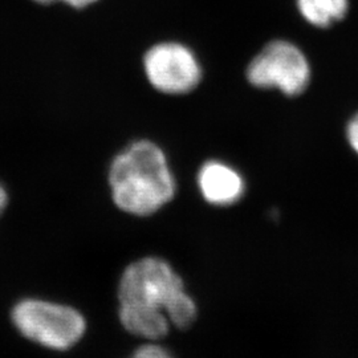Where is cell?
Segmentation results:
<instances>
[{
	"mask_svg": "<svg viewBox=\"0 0 358 358\" xmlns=\"http://www.w3.org/2000/svg\"><path fill=\"white\" fill-rule=\"evenodd\" d=\"M106 180L115 208L133 217H153L178 192L169 155L149 138H137L118 150L109 162Z\"/></svg>",
	"mask_w": 358,
	"mask_h": 358,
	"instance_id": "obj_2",
	"label": "cell"
},
{
	"mask_svg": "<svg viewBox=\"0 0 358 358\" xmlns=\"http://www.w3.org/2000/svg\"><path fill=\"white\" fill-rule=\"evenodd\" d=\"M294 7L308 26L329 29L348 16L350 0H294Z\"/></svg>",
	"mask_w": 358,
	"mask_h": 358,
	"instance_id": "obj_7",
	"label": "cell"
},
{
	"mask_svg": "<svg viewBox=\"0 0 358 358\" xmlns=\"http://www.w3.org/2000/svg\"><path fill=\"white\" fill-rule=\"evenodd\" d=\"M244 76L255 90H275L294 99L309 90L313 68L307 52L297 43L273 38L251 57Z\"/></svg>",
	"mask_w": 358,
	"mask_h": 358,
	"instance_id": "obj_4",
	"label": "cell"
},
{
	"mask_svg": "<svg viewBox=\"0 0 358 358\" xmlns=\"http://www.w3.org/2000/svg\"><path fill=\"white\" fill-rule=\"evenodd\" d=\"M142 72L155 92L170 97L195 92L205 77L198 53L179 40H161L152 44L142 56Z\"/></svg>",
	"mask_w": 358,
	"mask_h": 358,
	"instance_id": "obj_5",
	"label": "cell"
},
{
	"mask_svg": "<svg viewBox=\"0 0 358 358\" xmlns=\"http://www.w3.org/2000/svg\"><path fill=\"white\" fill-rule=\"evenodd\" d=\"M196 189L207 205L232 207L245 195L247 183L243 174L223 159H207L196 171Z\"/></svg>",
	"mask_w": 358,
	"mask_h": 358,
	"instance_id": "obj_6",
	"label": "cell"
},
{
	"mask_svg": "<svg viewBox=\"0 0 358 358\" xmlns=\"http://www.w3.org/2000/svg\"><path fill=\"white\" fill-rule=\"evenodd\" d=\"M10 205V192L7 186L0 180V217L6 213Z\"/></svg>",
	"mask_w": 358,
	"mask_h": 358,
	"instance_id": "obj_11",
	"label": "cell"
},
{
	"mask_svg": "<svg viewBox=\"0 0 358 358\" xmlns=\"http://www.w3.org/2000/svg\"><path fill=\"white\" fill-rule=\"evenodd\" d=\"M40 6H51L56 3H63L73 10H87L92 6H96L100 0H31Z\"/></svg>",
	"mask_w": 358,
	"mask_h": 358,
	"instance_id": "obj_10",
	"label": "cell"
},
{
	"mask_svg": "<svg viewBox=\"0 0 358 358\" xmlns=\"http://www.w3.org/2000/svg\"><path fill=\"white\" fill-rule=\"evenodd\" d=\"M128 358H177L161 341H143Z\"/></svg>",
	"mask_w": 358,
	"mask_h": 358,
	"instance_id": "obj_8",
	"label": "cell"
},
{
	"mask_svg": "<svg viewBox=\"0 0 358 358\" xmlns=\"http://www.w3.org/2000/svg\"><path fill=\"white\" fill-rule=\"evenodd\" d=\"M345 138L349 148L358 155V113L352 115L346 122Z\"/></svg>",
	"mask_w": 358,
	"mask_h": 358,
	"instance_id": "obj_9",
	"label": "cell"
},
{
	"mask_svg": "<svg viewBox=\"0 0 358 358\" xmlns=\"http://www.w3.org/2000/svg\"><path fill=\"white\" fill-rule=\"evenodd\" d=\"M10 321L28 343L57 353L76 348L88 332V320L78 308L40 296L15 301Z\"/></svg>",
	"mask_w": 358,
	"mask_h": 358,
	"instance_id": "obj_3",
	"label": "cell"
},
{
	"mask_svg": "<svg viewBox=\"0 0 358 358\" xmlns=\"http://www.w3.org/2000/svg\"><path fill=\"white\" fill-rule=\"evenodd\" d=\"M117 301L121 327L143 341H161L171 328L189 329L199 315L183 278L161 256H142L122 269Z\"/></svg>",
	"mask_w": 358,
	"mask_h": 358,
	"instance_id": "obj_1",
	"label": "cell"
}]
</instances>
